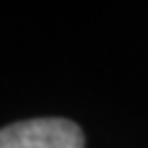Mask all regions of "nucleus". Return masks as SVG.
I'll return each instance as SVG.
<instances>
[{
  "instance_id": "obj_1",
  "label": "nucleus",
  "mask_w": 148,
  "mask_h": 148,
  "mask_svg": "<svg viewBox=\"0 0 148 148\" xmlns=\"http://www.w3.org/2000/svg\"><path fill=\"white\" fill-rule=\"evenodd\" d=\"M0 148H84V136L68 119H27L0 130Z\"/></svg>"
}]
</instances>
